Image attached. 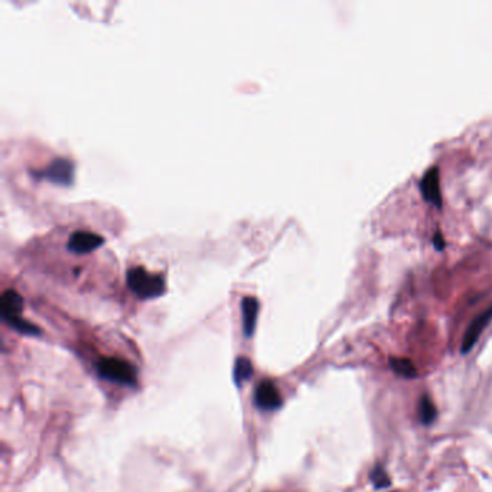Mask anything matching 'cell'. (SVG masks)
I'll return each instance as SVG.
<instances>
[{"label":"cell","instance_id":"cell-3","mask_svg":"<svg viewBox=\"0 0 492 492\" xmlns=\"http://www.w3.org/2000/svg\"><path fill=\"white\" fill-rule=\"evenodd\" d=\"M254 403L257 409L264 412H275L282 408V394L276 384L270 380L261 381L254 391Z\"/></svg>","mask_w":492,"mask_h":492},{"label":"cell","instance_id":"cell-11","mask_svg":"<svg viewBox=\"0 0 492 492\" xmlns=\"http://www.w3.org/2000/svg\"><path fill=\"white\" fill-rule=\"evenodd\" d=\"M436 406H434V403L432 401V398L429 395H423L420 398V403H419V419L423 425L429 426L434 422L436 419Z\"/></svg>","mask_w":492,"mask_h":492},{"label":"cell","instance_id":"cell-5","mask_svg":"<svg viewBox=\"0 0 492 492\" xmlns=\"http://www.w3.org/2000/svg\"><path fill=\"white\" fill-rule=\"evenodd\" d=\"M74 165L71 160L68 159H57L54 160L47 170L43 172V176L50 179L51 182L58 184V185H64V187H70L74 182Z\"/></svg>","mask_w":492,"mask_h":492},{"label":"cell","instance_id":"cell-12","mask_svg":"<svg viewBox=\"0 0 492 492\" xmlns=\"http://www.w3.org/2000/svg\"><path fill=\"white\" fill-rule=\"evenodd\" d=\"M253 376V366L248 358H239L236 367H234V378L236 383H244L247 380H250Z\"/></svg>","mask_w":492,"mask_h":492},{"label":"cell","instance_id":"cell-1","mask_svg":"<svg viewBox=\"0 0 492 492\" xmlns=\"http://www.w3.org/2000/svg\"><path fill=\"white\" fill-rule=\"evenodd\" d=\"M127 285L142 299L159 297L166 289L165 279L160 275L149 273L143 267L130 268L127 273Z\"/></svg>","mask_w":492,"mask_h":492},{"label":"cell","instance_id":"cell-2","mask_svg":"<svg viewBox=\"0 0 492 492\" xmlns=\"http://www.w3.org/2000/svg\"><path fill=\"white\" fill-rule=\"evenodd\" d=\"M97 373L102 378L123 386H134L138 381L134 367L120 358H103L97 364Z\"/></svg>","mask_w":492,"mask_h":492},{"label":"cell","instance_id":"cell-13","mask_svg":"<svg viewBox=\"0 0 492 492\" xmlns=\"http://www.w3.org/2000/svg\"><path fill=\"white\" fill-rule=\"evenodd\" d=\"M370 478H371V481H373V483H374V486H376L377 489L387 488V486L390 485V478H388L387 472L384 471V468L380 466V465L374 466V469H373Z\"/></svg>","mask_w":492,"mask_h":492},{"label":"cell","instance_id":"cell-4","mask_svg":"<svg viewBox=\"0 0 492 492\" xmlns=\"http://www.w3.org/2000/svg\"><path fill=\"white\" fill-rule=\"evenodd\" d=\"M23 309V299L22 296L13 290H6L2 297H0V312H2L4 319L12 327L18 321H21V313Z\"/></svg>","mask_w":492,"mask_h":492},{"label":"cell","instance_id":"cell-10","mask_svg":"<svg viewBox=\"0 0 492 492\" xmlns=\"http://www.w3.org/2000/svg\"><path fill=\"white\" fill-rule=\"evenodd\" d=\"M390 367L395 374L401 377L415 378L417 376V370L409 358H398V356L390 358Z\"/></svg>","mask_w":492,"mask_h":492},{"label":"cell","instance_id":"cell-6","mask_svg":"<svg viewBox=\"0 0 492 492\" xmlns=\"http://www.w3.org/2000/svg\"><path fill=\"white\" fill-rule=\"evenodd\" d=\"M104 244V239L100 234L89 231H77L68 240V250L77 254H87L100 248Z\"/></svg>","mask_w":492,"mask_h":492},{"label":"cell","instance_id":"cell-7","mask_svg":"<svg viewBox=\"0 0 492 492\" xmlns=\"http://www.w3.org/2000/svg\"><path fill=\"white\" fill-rule=\"evenodd\" d=\"M491 319H492V306L488 307L485 312H482L481 315H478L468 327L462 341V348H461L462 354H468L474 348V345L476 344V341L479 339L481 334L483 332L486 325L491 322Z\"/></svg>","mask_w":492,"mask_h":492},{"label":"cell","instance_id":"cell-8","mask_svg":"<svg viewBox=\"0 0 492 492\" xmlns=\"http://www.w3.org/2000/svg\"><path fill=\"white\" fill-rule=\"evenodd\" d=\"M439 184V169L436 166L430 168L420 181V191L425 199L436 205L437 208L442 207V194Z\"/></svg>","mask_w":492,"mask_h":492},{"label":"cell","instance_id":"cell-9","mask_svg":"<svg viewBox=\"0 0 492 492\" xmlns=\"http://www.w3.org/2000/svg\"><path fill=\"white\" fill-rule=\"evenodd\" d=\"M260 305L258 300L253 296H246L241 300V312H243V331L247 338L253 337L257 325Z\"/></svg>","mask_w":492,"mask_h":492},{"label":"cell","instance_id":"cell-14","mask_svg":"<svg viewBox=\"0 0 492 492\" xmlns=\"http://www.w3.org/2000/svg\"><path fill=\"white\" fill-rule=\"evenodd\" d=\"M436 237H437V239H436V240H437V248H439V250H442V248H443V246H444V244H443V240H442L440 234H437Z\"/></svg>","mask_w":492,"mask_h":492}]
</instances>
